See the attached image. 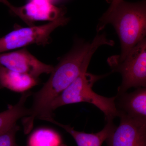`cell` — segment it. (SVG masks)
<instances>
[{"mask_svg": "<svg viewBox=\"0 0 146 146\" xmlns=\"http://www.w3.org/2000/svg\"><path fill=\"white\" fill-rule=\"evenodd\" d=\"M115 42L108 39L104 33L98 34L91 42L76 39L70 51L60 58L54 67L51 75L42 89L33 94L30 115L23 119L24 125L31 129L35 118L46 121L53 118L50 110L54 100L67 88L82 73L87 71L90 60L100 46H113Z\"/></svg>", "mask_w": 146, "mask_h": 146, "instance_id": "6da1fadb", "label": "cell"}, {"mask_svg": "<svg viewBox=\"0 0 146 146\" xmlns=\"http://www.w3.org/2000/svg\"><path fill=\"white\" fill-rule=\"evenodd\" d=\"M108 24L113 26L119 38L121 53L117 56L122 60L145 38L146 1L129 3L123 0L110 15L100 18L97 31H101Z\"/></svg>", "mask_w": 146, "mask_h": 146, "instance_id": "7a4b0ae2", "label": "cell"}, {"mask_svg": "<svg viewBox=\"0 0 146 146\" xmlns=\"http://www.w3.org/2000/svg\"><path fill=\"white\" fill-rule=\"evenodd\" d=\"M106 76L97 75L87 72L81 74L52 102L50 112L66 105L86 102L94 105L103 112L106 122L113 121L119 116L115 105V97L108 98L101 96L92 89L95 82Z\"/></svg>", "mask_w": 146, "mask_h": 146, "instance_id": "3957f363", "label": "cell"}, {"mask_svg": "<svg viewBox=\"0 0 146 146\" xmlns=\"http://www.w3.org/2000/svg\"><path fill=\"white\" fill-rule=\"evenodd\" d=\"M107 62L112 72L120 73L122 76L118 94L127 92L132 87H146V38L131 50L123 59L119 60L115 55L108 58Z\"/></svg>", "mask_w": 146, "mask_h": 146, "instance_id": "277c9868", "label": "cell"}, {"mask_svg": "<svg viewBox=\"0 0 146 146\" xmlns=\"http://www.w3.org/2000/svg\"><path fill=\"white\" fill-rule=\"evenodd\" d=\"M69 21V18L63 16L42 25L15 29L0 38V53L33 44L42 46L48 44L53 32L67 25Z\"/></svg>", "mask_w": 146, "mask_h": 146, "instance_id": "5b68a950", "label": "cell"}, {"mask_svg": "<svg viewBox=\"0 0 146 146\" xmlns=\"http://www.w3.org/2000/svg\"><path fill=\"white\" fill-rule=\"evenodd\" d=\"M120 122L106 140L107 146H146V120L119 113Z\"/></svg>", "mask_w": 146, "mask_h": 146, "instance_id": "8992f818", "label": "cell"}, {"mask_svg": "<svg viewBox=\"0 0 146 146\" xmlns=\"http://www.w3.org/2000/svg\"><path fill=\"white\" fill-rule=\"evenodd\" d=\"M0 65L22 74L39 79L42 74H49L54 67L38 60L26 48L11 52L0 53Z\"/></svg>", "mask_w": 146, "mask_h": 146, "instance_id": "52a82bcc", "label": "cell"}, {"mask_svg": "<svg viewBox=\"0 0 146 146\" xmlns=\"http://www.w3.org/2000/svg\"><path fill=\"white\" fill-rule=\"evenodd\" d=\"M13 13L20 17L29 26L34 25L35 21H54L65 16L63 7L54 5L50 0H29L26 4L15 7Z\"/></svg>", "mask_w": 146, "mask_h": 146, "instance_id": "ba28073f", "label": "cell"}, {"mask_svg": "<svg viewBox=\"0 0 146 146\" xmlns=\"http://www.w3.org/2000/svg\"><path fill=\"white\" fill-rule=\"evenodd\" d=\"M115 97L119 113L133 119L146 120V87L137 88L130 93H117Z\"/></svg>", "mask_w": 146, "mask_h": 146, "instance_id": "9c48e42d", "label": "cell"}, {"mask_svg": "<svg viewBox=\"0 0 146 146\" xmlns=\"http://www.w3.org/2000/svg\"><path fill=\"white\" fill-rule=\"evenodd\" d=\"M47 121L65 129L74 139L78 146H102L116 127L113 121H109L106 122L104 128L98 133H86L76 131L74 127L70 125H65L58 122L54 118L50 119Z\"/></svg>", "mask_w": 146, "mask_h": 146, "instance_id": "30bf717a", "label": "cell"}, {"mask_svg": "<svg viewBox=\"0 0 146 146\" xmlns=\"http://www.w3.org/2000/svg\"><path fill=\"white\" fill-rule=\"evenodd\" d=\"M39 82V79L11 70L0 65V89L6 88L23 93L36 86Z\"/></svg>", "mask_w": 146, "mask_h": 146, "instance_id": "8fae6325", "label": "cell"}, {"mask_svg": "<svg viewBox=\"0 0 146 146\" xmlns=\"http://www.w3.org/2000/svg\"><path fill=\"white\" fill-rule=\"evenodd\" d=\"M32 95V93L29 91L23 93L17 104L9 106L8 109L0 113V134L16 124L19 119L30 115V110L25 107V104Z\"/></svg>", "mask_w": 146, "mask_h": 146, "instance_id": "7c38bea8", "label": "cell"}, {"mask_svg": "<svg viewBox=\"0 0 146 146\" xmlns=\"http://www.w3.org/2000/svg\"><path fill=\"white\" fill-rule=\"evenodd\" d=\"M27 146H68L56 131L47 127L35 130L29 136Z\"/></svg>", "mask_w": 146, "mask_h": 146, "instance_id": "4fadbf2b", "label": "cell"}, {"mask_svg": "<svg viewBox=\"0 0 146 146\" xmlns=\"http://www.w3.org/2000/svg\"><path fill=\"white\" fill-rule=\"evenodd\" d=\"M20 130L17 124L0 134V146H20L16 143V133Z\"/></svg>", "mask_w": 146, "mask_h": 146, "instance_id": "5bb4252c", "label": "cell"}, {"mask_svg": "<svg viewBox=\"0 0 146 146\" xmlns=\"http://www.w3.org/2000/svg\"><path fill=\"white\" fill-rule=\"evenodd\" d=\"M107 1L110 4V6L107 11L104 13L101 18H105L110 15L115 9V7L118 5V4L119 3L123 0H107Z\"/></svg>", "mask_w": 146, "mask_h": 146, "instance_id": "9a60e30c", "label": "cell"}, {"mask_svg": "<svg viewBox=\"0 0 146 146\" xmlns=\"http://www.w3.org/2000/svg\"><path fill=\"white\" fill-rule=\"evenodd\" d=\"M0 3H3L7 6L11 10H12L13 8V6L7 0H0Z\"/></svg>", "mask_w": 146, "mask_h": 146, "instance_id": "2e32d148", "label": "cell"}, {"mask_svg": "<svg viewBox=\"0 0 146 146\" xmlns=\"http://www.w3.org/2000/svg\"><path fill=\"white\" fill-rule=\"evenodd\" d=\"M59 1H60V0H50L51 2L53 4H54L56 2Z\"/></svg>", "mask_w": 146, "mask_h": 146, "instance_id": "e0dca14e", "label": "cell"}]
</instances>
